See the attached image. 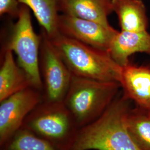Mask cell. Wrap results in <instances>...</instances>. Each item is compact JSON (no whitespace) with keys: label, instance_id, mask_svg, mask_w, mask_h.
<instances>
[{"label":"cell","instance_id":"obj_5","mask_svg":"<svg viewBox=\"0 0 150 150\" xmlns=\"http://www.w3.org/2000/svg\"><path fill=\"white\" fill-rule=\"evenodd\" d=\"M41 35L35 31L31 10L21 4L20 13L4 50L16 54L18 65L26 73L32 87L43 91V83L40 71V52Z\"/></svg>","mask_w":150,"mask_h":150},{"label":"cell","instance_id":"obj_9","mask_svg":"<svg viewBox=\"0 0 150 150\" xmlns=\"http://www.w3.org/2000/svg\"><path fill=\"white\" fill-rule=\"evenodd\" d=\"M119 83L123 95L136 106L150 112V66L129 62L122 67Z\"/></svg>","mask_w":150,"mask_h":150},{"label":"cell","instance_id":"obj_10","mask_svg":"<svg viewBox=\"0 0 150 150\" xmlns=\"http://www.w3.org/2000/svg\"><path fill=\"white\" fill-rule=\"evenodd\" d=\"M108 52L121 67L130 62L129 57L135 53L150 56V34L147 31H118L113 38Z\"/></svg>","mask_w":150,"mask_h":150},{"label":"cell","instance_id":"obj_8","mask_svg":"<svg viewBox=\"0 0 150 150\" xmlns=\"http://www.w3.org/2000/svg\"><path fill=\"white\" fill-rule=\"evenodd\" d=\"M57 28L62 35L107 52L118 32L110 25L63 13L59 14Z\"/></svg>","mask_w":150,"mask_h":150},{"label":"cell","instance_id":"obj_16","mask_svg":"<svg viewBox=\"0 0 150 150\" xmlns=\"http://www.w3.org/2000/svg\"><path fill=\"white\" fill-rule=\"evenodd\" d=\"M1 147V150H59L23 127Z\"/></svg>","mask_w":150,"mask_h":150},{"label":"cell","instance_id":"obj_4","mask_svg":"<svg viewBox=\"0 0 150 150\" xmlns=\"http://www.w3.org/2000/svg\"><path fill=\"white\" fill-rule=\"evenodd\" d=\"M22 127L59 150H70L79 130L63 102L42 100L25 119Z\"/></svg>","mask_w":150,"mask_h":150},{"label":"cell","instance_id":"obj_6","mask_svg":"<svg viewBox=\"0 0 150 150\" xmlns=\"http://www.w3.org/2000/svg\"><path fill=\"white\" fill-rule=\"evenodd\" d=\"M40 34L39 64L43 83V100L63 102L73 75L42 29Z\"/></svg>","mask_w":150,"mask_h":150},{"label":"cell","instance_id":"obj_11","mask_svg":"<svg viewBox=\"0 0 150 150\" xmlns=\"http://www.w3.org/2000/svg\"><path fill=\"white\" fill-rule=\"evenodd\" d=\"M3 51L0 68V102L16 93L32 87L26 73L15 59L13 52L10 50H4Z\"/></svg>","mask_w":150,"mask_h":150},{"label":"cell","instance_id":"obj_1","mask_svg":"<svg viewBox=\"0 0 150 150\" xmlns=\"http://www.w3.org/2000/svg\"><path fill=\"white\" fill-rule=\"evenodd\" d=\"M132 102L120 92L100 117L79 129L70 150H141L126 125Z\"/></svg>","mask_w":150,"mask_h":150},{"label":"cell","instance_id":"obj_12","mask_svg":"<svg viewBox=\"0 0 150 150\" xmlns=\"http://www.w3.org/2000/svg\"><path fill=\"white\" fill-rule=\"evenodd\" d=\"M59 12L110 25L108 17L113 12L112 0H61Z\"/></svg>","mask_w":150,"mask_h":150},{"label":"cell","instance_id":"obj_3","mask_svg":"<svg viewBox=\"0 0 150 150\" xmlns=\"http://www.w3.org/2000/svg\"><path fill=\"white\" fill-rule=\"evenodd\" d=\"M116 81H101L72 76L64 103L79 129L101 116L120 92Z\"/></svg>","mask_w":150,"mask_h":150},{"label":"cell","instance_id":"obj_13","mask_svg":"<svg viewBox=\"0 0 150 150\" xmlns=\"http://www.w3.org/2000/svg\"><path fill=\"white\" fill-rule=\"evenodd\" d=\"M112 5L121 31H147L149 20L146 8L142 0H112Z\"/></svg>","mask_w":150,"mask_h":150},{"label":"cell","instance_id":"obj_2","mask_svg":"<svg viewBox=\"0 0 150 150\" xmlns=\"http://www.w3.org/2000/svg\"><path fill=\"white\" fill-rule=\"evenodd\" d=\"M50 39L73 76L95 80L120 82L122 67L107 51L60 33Z\"/></svg>","mask_w":150,"mask_h":150},{"label":"cell","instance_id":"obj_7","mask_svg":"<svg viewBox=\"0 0 150 150\" xmlns=\"http://www.w3.org/2000/svg\"><path fill=\"white\" fill-rule=\"evenodd\" d=\"M42 100V92L30 87L0 102L1 147L21 129L28 115Z\"/></svg>","mask_w":150,"mask_h":150},{"label":"cell","instance_id":"obj_17","mask_svg":"<svg viewBox=\"0 0 150 150\" xmlns=\"http://www.w3.org/2000/svg\"><path fill=\"white\" fill-rule=\"evenodd\" d=\"M21 4L18 0H0V15H7L17 18Z\"/></svg>","mask_w":150,"mask_h":150},{"label":"cell","instance_id":"obj_15","mask_svg":"<svg viewBox=\"0 0 150 150\" xmlns=\"http://www.w3.org/2000/svg\"><path fill=\"white\" fill-rule=\"evenodd\" d=\"M126 125L132 139L141 150H150V112L139 107L131 108Z\"/></svg>","mask_w":150,"mask_h":150},{"label":"cell","instance_id":"obj_14","mask_svg":"<svg viewBox=\"0 0 150 150\" xmlns=\"http://www.w3.org/2000/svg\"><path fill=\"white\" fill-rule=\"evenodd\" d=\"M32 11L41 29L48 38L59 34L57 24L61 0H18Z\"/></svg>","mask_w":150,"mask_h":150}]
</instances>
